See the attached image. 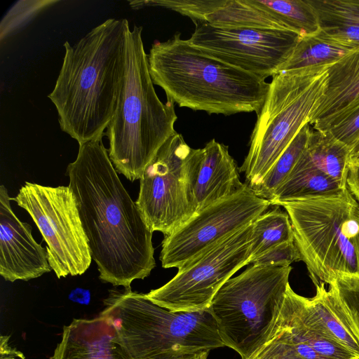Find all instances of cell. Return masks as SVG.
<instances>
[{"label": "cell", "mask_w": 359, "mask_h": 359, "mask_svg": "<svg viewBox=\"0 0 359 359\" xmlns=\"http://www.w3.org/2000/svg\"><path fill=\"white\" fill-rule=\"evenodd\" d=\"M328 285L337 293L359 337V274L339 273Z\"/></svg>", "instance_id": "cell-29"}, {"label": "cell", "mask_w": 359, "mask_h": 359, "mask_svg": "<svg viewBox=\"0 0 359 359\" xmlns=\"http://www.w3.org/2000/svg\"><path fill=\"white\" fill-rule=\"evenodd\" d=\"M314 285L359 274V203L348 187L335 195L280 203Z\"/></svg>", "instance_id": "cell-6"}, {"label": "cell", "mask_w": 359, "mask_h": 359, "mask_svg": "<svg viewBox=\"0 0 359 359\" xmlns=\"http://www.w3.org/2000/svg\"><path fill=\"white\" fill-rule=\"evenodd\" d=\"M309 123L304 126L267 172L260 184L252 191L269 201L287 179L303 152L310 133Z\"/></svg>", "instance_id": "cell-27"}, {"label": "cell", "mask_w": 359, "mask_h": 359, "mask_svg": "<svg viewBox=\"0 0 359 359\" xmlns=\"http://www.w3.org/2000/svg\"><path fill=\"white\" fill-rule=\"evenodd\" d=\"M299 158L343 187L347 186L350 148L335 139L329 131L311 127Z\"/></svg>", "instance_id": "cell-20"}, {"label": "cell", "mask_w": 359, "mask_h": 359, "mask_svg": "<svg viewBox=\"0 0 359 359\" xmlns=\"http://www.w3.org/2000/svg\"><path fill=\"white\" fill-rule=\"evenodd\" d=\"M205 21L220 27L285 29V27L252 0H226V4L205 17Z\"/></svg>", "instance_id": "cell-23"}, {"label": "cell", "mask_w": 359, "mask_h": 359, "mask_svg": "<svg viewBox=\"0 0 359 359\" xmlns=\"http://www.w3.org/2000/svg\"><path fill=\"white\" fill-rule=\"evenodd\" d=\"M346 187L299 158L269 202L278 205L287 201L335 195Z\"/></svg>", "instance_id": "cell-21"}, {"label": "cell", "mask_w": 359, "mask_h": 359, "mask_svg": "<svg viewBox=\"0 0 359 359\" xmlns=\"http://www.w3.org/2000/svg\"><path fill=\"white\" fill-rule=\"evenodd\" d=\"M203 149H193L175 131L140 180L136 204L149 228L171 234L196 212L194 189Z\"/></svg>", "instance_id": "cell-9"}, {"label": "cell", "mask_w": 359, "mask_h": 359, "mask_svg": "<svg viewBox=\"0 0 359 359\" xmlns=\"http://www.w3.org/2000/svg\"><path fill=\"white\" fill-rule=\"evenodd\" d=\"M11 198L0 187V274L6 280H29L50 272L47 250L32 234V226L12 210Z\"/></svg>", "instance_id": "cell-14"}, {"label": "cell", "mask_w": 359, "mask_h": 359, "mask_svg": "<svg viewBox=\"0 0 359 359\" xmlns=\"http://www.w3.org/2000/svg\"><path fill=\"white\" fill-rule=\"evenodd\" d=\"M298 261H302V257L293 240L269 249L253 258L250 264L270 266H289L292 262Z\"/></svg>", "instance_id": "cell-31"}, {"label": "cell", "mask_w": 359, "mask_h": 359, "mask_svg": "<svg viewBox=\"0 0 359 359\" xmlns=\"http://www.w3.org/2000/svg\"><path fill=\"white\" fill-rule=\"evenodd\" d=\"M8 339V336H1V359H15L16 358L24 359L22 353L9 346Z\"/></svg>", "instance_id": "cell-34"}, {"label": "cell", "mask_w": 359, "mask_h": 359, "mask_svg": "<svg viewBox=\"0 0 359 359\" xmlns=\"http://www.w3.org/2000/svg\"><path fill=\"white\" fill-rule=\"evenodd\" d=\"M328 66L281 72L273 76L239 171L257 188L323 97Z\"/></svg>", "instance_id": "cell-7"}, {"label": "cell", "mask_w": 359, "mask_h": 359, "mask_svg": "<svg viewBox=\"0 0 359 359\" xmlns=\"http://www.w3.org/2000/svg\"><path fill=\"white\" fill-rule=\"evenodd\" d=\"M142 33V27L128 28L125 79L105 133L111 161L131 182L140 180L159 148L175 131L177 119L175 103L170 100L162 102L155 91Z\"/></svg>", "instance_id": "cell-4"}, {"label": "cell", "mask_w": 359, "mask_h": 359, "mask_svg": "<svg viewBox=\"0 0 359 359\" xmlns=\"http://www.w3.org/2000/svg\"><path fill=\"white\" fill-rule=\"evenodd\" d=\"M278 320L297 338L327 359H359L358 355L341 344L305 326L296 315L286 296Z\"/></svg>", "instance_id": "cell-26"}, {"label": "cell", "mask_w": 359, "mask_h": 359, "mask_svg": "<svg viewBox=\"0 0 359 359\" xmlns=\"http://www.w3.org/2000/svg\"><path fill=\"white\" fill-rule=\"evenodd\" d=\"M239 172L228 146L214 139L206 143L194 189L196 212L245 189Z\"/></svg>", "instance_id": "cell-18"}, {"label": "cell", "mask_w": 359, "mask_h": 359, "mask_svg": "<svg viewBox=\"0 0 359 359\" xmlns=\"http://www.w3.org/2000/svg\"><path fill=\"white\" fill-rule=\"evenodd\" d=\"M316 294L307 298L294 292L289 285L286 297L301 322L331 339L359 357V337L334 290L324 283L315 285Z\"/></svg>", "instance_id": "cell-15"}, {"label": "cell", "mask_w": 359, "mask_h": 359, "mask_svg": "<svg viewBox=\"0 0 359 359\" xmlns=\"http://www.w3.org/2000/svg\"><path fill=\"white\" fill-rule=\"evenodd\" d=\"M271 205L247 186L196 212L164 237L160 254L165 269H180L253 223Z\"/></svg>", "instance_id": "cell-13"}, {"label": "cell", "mask_w": 359, "mask_h": 359, "mask_svg": "<svg viewBox=\"0 0 359 359\" xmlns=\"http://www.w3.org/2000/svg\"><path fill=\"white\" fill-rule=\"evenodd\" d=\"M318 32L300 37L291 55L279 72L331 65L354 50Z\"/></svg>", "instance_id": "cell-22"}, {"label": "cell", "mask_w": 359, "mask_h": 359, "mask_svg": "<svg viewBox=\"0 0 359 359\" xmlns=\"http://www.w3.org/2000/svg\"><path fill=\"white\" fill-rule=\"evenodd\" d=\"M358 156H359V137L350 150L351 158H357Z\"/></svg>", "instance_id": "cell-36"}, {"label": "cell", "mask_w": 359, "mask_h": 359, "mask_svg": "<svg viewBox=\"0 0 359 359\" xmlns=\"http://www.w3.org/2000/svg\"><path fill=\"white\" fill-rule=\"evenodd\" d=\"M327 131L351 150L359 137V102Z\"/></svg>", "instance_id": "cell-32"}, {"label": "cell", "mask_w": 359, "mask_h": 359, "mask_svg": "<svg viewBox=\"0 0 359 359\" xmlns=\"http://www.w3.org/2000/svg\"><path fill=\"white\" fill-rule=\"evenodd\" d=\"M189 42L204 53L264 80L278 73L300 39L285 29L220 27L194 20Z\"/></svg>", "instance_id": "cell-12"}, {"label": "cell", "mask_w": 359, "mask_h": 359, "mask_svg": "<svg viewBox=\"0 0 359 359\" xmlns=\"http://www.w3.org/2000/svg\"><path fill=\"white\" fill-rule=\"evenodd\" d=\"M11 200L31 216L47 244L49 264L58 278L81 275L92 257L76 200L69 187L26 182Z\"/></svg>", "instance_id": "cell-10"}, {"label": "cell", "mask_w": 359, "mask_h": 359, "mask_svg": "<svg viewBox=\"0 0 359 359\" xmlns=\"http://www.w3.org/2000/svg\"><path fill=\"white\" fill-rule=\"evenodd\" d=\"M293 240L287 213L278 208L266 211L252 223L251 260L277 245Z\"/></svg>", "instance_id": "cell-25"}, {"label": "cell", "mask_w": 359, "mask_h": 359, "mask_svg": "<svg viewBox=\"0 0 359 359\" xmlns=\"http://www.w3.org/2000/svg\"><path fill=\"white\" fill-rule=\"evenodd\" d=\"M99 278L130 288L156 266L153 232L123 185L102 139L79 144L67 168Z\"/></svg>", "instance_id": "cell-1"}, {"label": "cell", "mask_w": 359, "mask_h": 359, "mask_svg": "<svg viewBox=\"0 0 359 359\" xmlns=\"http://www.w3.org/2000/svg\"><path fill=\"white\" fill-rule=\"evenodd\" d=\"M252 2L301 37L319 31L316 14L309 0H252Z\"/></svg>", "instance_id": "cell-24"}, {"label": "cell", "mask_w": 359, "mask_h": 359, "mask_svg": "<svg viewBox=\"0 0 359 359\" xmlns=\"http://www.w3.org/2000/svg\"><path fill=\"white\" fill-rule=\"evenodd\" d=\"M347 187L359 203V156L349 161Z\"/></svg>", "instance_id": "cell-33"}, {"label": "cell", "mask_w": 359, "mask_h": 359, "mask_svg": "<svg viewBox=\"0 0 359 359\" xmlns=\"http://www.w3.org/2000/svg\"><path fill=\"white\" fill-rule=\"evenodd\" d=\"M210 351H201L198 353L184 355L174 359H207Z\"/></svg>", "instance_id": "cell-35"}, {"label": "cell", "mask_w": 359, "mask_h": 359, "mask_svg": "<svg viewBox=\"0 0 359 359\" xmlns=\"http://www.w3.org/2000/svg\"><path fill=\"white\" fill-rule=\"evenodd\" d=\"M322 36L359 50V0H309Z\"/></svg>", "instance_id": "cell-19"}, {"label": "cell", "mask_w": 359, "mask_h": 359, "mask_svg": "<svg viewBox=\"0 0 359 359\" xmlns=\"http://www.w3.org/2000/svg\"><path fill=\"white\" fill-rule=\"evenodd\" d=\"M359 102V50H354L327 68L325 91L309 124L328 130Z\"/></svg>", "instance_id": "cell-17"}, {"label": "cell", "mask_w": 359, "mask_h": 359, "mask_svg": "<svg viewBox=\"0 0 359 359\" xmlns=\"http://www.w3.org/2000/svg\"><path fill=\"white\" fill-rule=\"evenodd\" d=\"M226 2V0H153L132 1L130 4L133 8L146 5L161 6L189 17L192 21H205L208 15L224 6Z\"/></svg>", "instance_id": "cell-28"}, {"label": "cell", "mask_w": 359, "mask_h": 359, "mask_svg": "<svg viewBox=\"0 0 359 359\" xmlns=\"http://www.w3.org/2000/svg\"><path fill=\"white\" fill-rule=\"evenodd\" d=\"M252 233V223L178 269L170 281L147 296L172 312L209 309L222 286L240 269L250 264Z\"/></svg>", "instance_id": "cell-11"}, {"label": "cell", "mask_w": 359, "mask_h": 359, "mask_svg": "<svg viewBox=\"0 0 359 359\" xmlns=\"http://www.w3.org/2000/svg\"><path fill=\"white\" fill-rule=\"evenodd\" d=\"M58 1H19L8 11L1 22V40L25 25L41 11Z\"/></svg>", "instance_id": "cell-30"}, {"label": "cell", "mask_w": 359, "mask_h": 359, "mask_svg": "<svg viewBox=\"0 0 359 359\" xmlns=\"http://www.w3.org/2000/svg\"><path fill=\"white\" fill-rule=\"evenodd\" d=\"M292 268L252 264L229 279L209 310L225 346L250 359L267 341L278 318Z\"/></svg>", "instance_id": "cell-8"}, {"label": "cell", "mask_w": 359, "mask_h": 359, "mask_svg": "<svg viewBox=\"0 0 359 359\" xmlns=\"http://www.w3.org/2000/svg\"><path fill=\"white\" fill-rule=\"evenodd\" d=\"M50 359H131L118 342L114 326L104 316L74 319L63 327Z\"/></svg>", "instance_id": "cell-16"}, {"label": "cell", "mask_w": 359, "mask_h": 359, "mask_svg": "<svg viewBox=\"0 0 359 359\" xmlns=\"http://www.w3.org/2000/svg\"><path fill=\"white\" fill-rule=\"evenodd\" d=\"M126 19L109 18L78 41L64 43L62 65L48 95L60 128L79 144L102 139L113 118L126 67Z\"/></svg>", "instance_id": "cell-2"}, {"label": "cell", "mask_w": 359, "mask_h": 359, "mask_svg": "<svg viewBox=\"0 0 359 359\" xmlns=\"http://www.w3.org/2000/svg\"><path fill=\"white\" fill-rule=\"evenodd\" d=\"M104 302L100 316L131 359H174L225 346L209 309L172 312L130 288L112 291Z\"/></svg>", "instance_id": "cell-5"}, {"label": "cell", "mask_w": 359, "mask_h": 359, "mask_svg": "<svg viewBox=\"0 0 359 359\" xmlns=\"http://www.w3.org/2000/svg\"><path fill=\"white\" fill-rule=\"evenodd\" d=\"M154 84L167 100L208 114L259 112L269 89L265 80L211 57L176 32L147 54Z\"/></svg>", "instance_id": "cell-3"}]
</instances>
